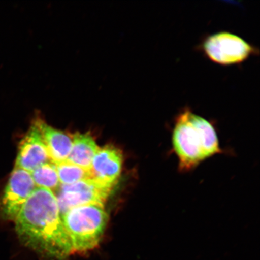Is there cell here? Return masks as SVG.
<instances>
[{"label": "cell", "mask_w": 260, "mask_h": 260, "mask_svg": "<svg viewBox=\"0 0 260 260\" xmlns=\"http://www.w3.org/2000/svg\"><path fill=\"white\" fill-rule=\"evenodd\" d=\"M51 161L40 129L34 121L19 143L15 168L31 172Z\"/></svg>", "instance_id": "cell-7"}, {"label": "cell", "mask_w": 260, "mask_h": 260, "mask_svg": "<svg viewBox=\"0 0 260 260\" xmlns=\"http://www.w3.org/2000/svg\"><path fill=\"white\" fill-rule=\"evenodd\" d=\"M172 146L179 169L189 171L206 159L221 152L218 137L212 123L186 109L175 120Z\"/></svg>", "instance_id": "cell-2"}, {"label": "cell", "mask_w": 260, "mask_h": 260, "mask_svg": "<svg viewBox=\"0 0 260 260\" xmlns=\"http://www.w3.org/2000/svg\"><path fill=\"white\" fill-rule=\"evenodd\" d=\"M123 162L122 151L113 145L100 148L90 168L91 178L115 187L121 176Z\"/></svg>", "instance_id": "cell-8"}, {"label": "cell", "mask_w": 260, "mask_h": 260, "mask_svg": "<svg viewBox=\"0 0 260 260\" xmlns=\"http://www.w3.org/2000/svg\"><path fill=\"white\" fill-rule=\"evenodd\" d=\"M73 253L90 251L99 245L108 223L105 206L88 204L73 208L61 216Z\"/></svg>", "instance_id": "cell-3"}, {"label": "cell", "mask_w": 260, "mask_h": 260, "mask_svg": "<svg viewBox=\"0 0 260 260\" xmlns=\"http://www.w3.org/2000/svg\"><path fill=\"white\" fill-rule=\"evenodd\" d=\"M201 49L211 61L222 65L242 63L256 53V48L253 45L227 31L208 36L201 44Z\"/></svg>", "instance_id": "cell-4"}, {"label": "cell", "mask_w": 260, "mask_h": 260, "mask_svg": "<svg viewBox=\"0 0 260 260\" xmlns=\"http://www.w3.org/2000/svg\"><path fill=\"white\" fill-rule=\"evenodd\" d=\"M71 137L73 146L67 160L89 171L93 157L100 149L95 139L89 133L76 132Z\"/></svg>", "instance_id": "cell-10"}, {"label": "cell", "mask_w": 260, "mask_h": 260, "mask_svg": "<svg viewBox=\"0 0 260 260\" xmlns=\"http://www.w3.org/2000/svg\"><path fill=\"white\" fill-rule=\"evenodd\" d=\"M56 170L61 184H71L81 180L91 178L90 172L69 161L57 162Z\"/></svg>", "instance_id": "cell-12"}, {"label": "cell", "mask_w": 260, "mask_h": 260, "mask_svg": "<svg viewBox=\"0 0 260 260\" xmlns=\"http://www.w3.org/2000/svg\"><path fill=\"white\" fill-rule=\"evenodd\" d=\"M114 187L92 178L71 184H60L56 192L54 193L56 198L60 216L76 207L88 204L105 206Z\"/></svg>", "instance_id": "cell-5"}, {"label": "cell", "mask_w": 260, "mask_h": 260, "mask_svg": "<svg viewBox=\"0 0 260 260\" xmlns=\"http://www.w3.org/2000/svg\"><path fill=\"white\" fill-rule=\"evenodd\" d=\"M30 172L14 168L0 199V216L15 221L35 188Z\"/></svg>", "instance_id": "cell-6"}, {"label": "cell", "mask_w": 260, "mask_h": 260, "mask_svg": "<svg viewBox=\"0 0 260 260\" xmlns=\"http://www.w3.org/2000/svg\"><path fill=\"white\" fill-rule=\"evenodd\" d=\"M34 121L40 129L51 161L57 164L67 160L72 148V137L48 125L40 116H38Z\"/></svg>", "instance_id": "cell-9"}, {"label": "cell", "mask_w": 260, "mask_h": 260, "mask_svg": "<svg viewBox=\"0 0 260 260\" xmlns=\"http://www.w3.org/2000/svg\"><path fill=\"white\" fill-rule=\"evenodd\" d=\"M16 235L26 247L50 260L72 254L57 201L50 190L37 187L15 220Z\"/></svg>", "instance_id": "cell-1"}, {"label": "cell", "mask_w": 260, "mask_h": 260, "mask_svg": "<svg viewBox=\"0 0 260 260\" xmlns=\"http://www.w3.org/2000/svg\"><path fill=\"white\" fill-rule=\"evenodd\" d=\"M30 174L37 187L44 188L55 193L60 186L56 165L53 162L41 165Z\"/></svg>", "instance_id": "cell-11"}]
</instances>
